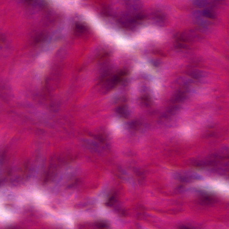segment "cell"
Returning <instances> with one entry per match:
<instances>
[{"mask_svg":"<svg viewBox=\"0 0 229 229\" xmlns=\"http://www.w3.org/2000/svg\"><path fill=\"white\" fill-rule=\"evenodd\" d=\"M127 75V72L124 71H120L117 72L116 74L113 76V77L110 81V84H109V89L111 90L118 85L122 80L124 78V77Z\"/></svg>","mask_w":229,"mask_h":229,"instance_id":"1","label":"cell"},{"mask_svg":"<svg viewBox=\"0 0 229 229\" xmlns=\"http://www.w3.org/2000/svg\"><path fill=\"white\" fill-rule=\"evenodd\" d=\"M97 229H109V225L107 222L101 220L97 222L95 224Z\"/></svg>","mask_w":229,"mask_h":229,"instance_id":"2","label":"cell"},{"mask_svg":"<svg viewBox=\"0 0 229 229\" xmlns=\"http://www.w3.org/2000/svg\"><path fill=\"white\" fill-rule=\"evenodd\" d=\"M202 14L204 17L210 19H214L216 18V14L214 12L208 9L204 10L202 12Z\"/></svg>","mask_w":229,"mask_h":229,"instance_id":"3","label":"cell"},{"mask_svg":"<svg viewBox=\"0 0 229 229\" xmlns=\"http://www.w3.org/2000/svg\"><path fill=\"white\" fill-rule=\"evenodd\" d=\"M116 200V196L115 194H112L107 199L106 205L108 207H111L115 203Z\"/></svg>","mask_w":229,"mask_h":229,"instance_id":"4","label":"cell"},{"mask_svg":"<svg viewBox=\"0 0 229 229\" xmlns=\"http://www.w3.org/2000/svg\"><path fill=\"white\" fill-rule=\"evenodd\" d=\"M193 3L195 6L197 7H204L208 5V2L206 1H196L193 2Z\"/></svg>","mask_w":229,"mask_h":229,"instance_id":"5","label":"cell"},{"mask_svg":"<svg viewBox=\"0 0 229 229\" xmlns=\"http://www.w3.org/2000/svg\"><path fill=\"white\" fill-rule=\"evenodd\" d=\"M76 29L77 30V31L78 32H82L84 31L85 29V26L82 25H77L76 26ZM79 32V33H80Z\"/></svg>","mask_w":229,"mask_h":229,"instance_id":"6","label":"cell"},{"mask_svg":"<svg viewBox=\"0 0 229 229\" xmlns=\"http://www.w3.org/2000/svg\"><path fill=\"white\" fill-rule=\"evenodd\" d=\"M6 41H7V38L6 36L0 33V44H4V43H6Z\"/></svg>","mask_w":229,"mask_h":229,"instance_id":"7","label":"cell"},{"mask_svg":"<svg viewBox=\"0 0 229 229\" xmlns=\"http://www.w3.org/2000/svg\"><path fill=\"white\" fill-rule=\"evenodd\" d=\"M180 229H190V228H189L187 227H181L180 228Z\"/></svg>","mask_w":229,"mask_h":229,"instance_id":"8","label":"cell"}]
</instances>
